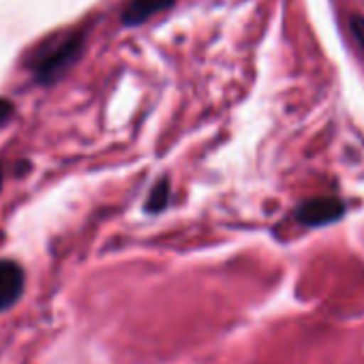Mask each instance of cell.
I'll return each mask as SVG.
<instances>
[{
	"mask_svg": "<svg viewBox=\"0 0 364 364\" xmlns=\"http://www.w3.org/2000/svg\"><path fill=\"white\" fill-rule=\"evenodd\" d=\"M86 28L56 31L35 43L26 52L22 65L39 86H52L60 82L82 58L86 50Z\"/></svg>",
	"mask_w": 364,
	"mask_h": 364,
	"instance_id": "1",
	"label": "cell"
},
{
	"mask_svg": "<svg viewBox=\"0 0 364 364\" xmlns=\"http://www.w3.org/2000/svg\"><path fill=\"white\" fill-rule=\"evenodd\" d=\"M26 274L14 259H0V313L11 309L24 294Z\"/></svg>",
	"mask_w": 364,
	"mask_h": 364,
	"instance_id": "2",
	"label": "cell"
},
{
	"mask_svg": "<svg viewBox=\"0 0 364 364\" xmlns=\"http://www.w3.org/2000/svg\"><path fill=\"white\" fill-rule=\"evenodd\" d=\"M343 210L345 208L336 198H315V200L300 204L296 217L302 225L317 228V225H326V223L336 221L343 215Z\"/></svg>",
	"mask_w": 364,
	"mask_h": 364,
	"instance_id": "3",
	"label": "cell"
},
{
	"mask_svg": "<svg viewBox=\"0 0 364 364\" xmlns=\"http://www.w3.org/2000/svg\"><path fill=\"white\" fill-rule=\"evenodd\" d=\"M176 0H129L122 9V24L124 26H139L150 18L171 9Z\"/></svg>",
	"mask_w": 364,
	"mask_h": 364,
	"instance_id": "4",
	"label": "cell"
},
{
	"mask_svg": "<svg viewBox=\"0 0 364 364\" xmlns=\"http://www.w3.org/2000/svg\"><path fill=\"white\" fill-rule=\"evenodd\" d=\"M167 182L163 180V182H159V185L152 189V193H150V198H148V202H146V210L148 213H159V210H163L165 208V204H167Z\"/></svg>",
	"mask_w": 364,
	"mask_h": 364,
	"instance_id": "5",
	"label": "cell"
},
{
	"mask_svg": "<svg viewBox=\"0 0 364 364\" xmlns=\"http://www.w3.org/2000/svg\"><path fill=\"white\" fill-rule=\"evenodd\" d=\"M14 114H16L14 101H9V99H5V97H0V127H5V124L14 118Z\"/></svg>",
	"mask_w": 364,
	"mask_h": 364,
	"instance_id": "6",
	"label": "cell"
},
{
	"mask_svg": "<svg viewBox=\"0 0 364 364\" xmlns=\"http://www.w3.org/2000/svg\"><path fill=\"white\" fill-rule=\"evenodd\" d=\"M351 35L358 41V46L364 50V18L362 16H353L351 18Z\"/></svg>",
	"mask_w": 364,
	"mask_h": 364,
	"instance_id": "7",
	"label": "cell"
},
{
	"mask_svg": "<svg viewBox=\"0 0 364 364\" xmlns=\"http://www.w3.org/2000/svg\"><path fill=\"white\" fill-rule=\"evenodd\" d=\"M0 189H3V169H0Z\"/></svg>",
	"mask_w": 364,
	"mask_h": 364,
	"instance_id": "8",
	"label": "cell"
}]
</instances>
